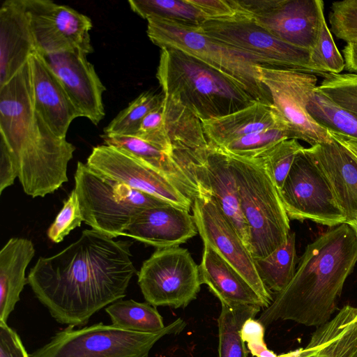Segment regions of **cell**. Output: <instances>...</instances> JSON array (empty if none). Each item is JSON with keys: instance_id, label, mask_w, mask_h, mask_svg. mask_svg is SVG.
<instances>
[{"instance_id": "1", "label": "cell", "mask_w": 357, "mask_h": 357, "mask_svg": "<svg viewBox=\"0 0 357 357\" xmlns=\"http://www.w3.org/2000/svg\"><path fill=\"white\" fill-rule=\"evenodd\" d=\"M131 245V241L84 229L61 252L38 258L28 284L56 321L82 326L100 309L126 296L137 271Z\"/></svg>"}, {"instance_id": "2", "label": "cell", "mask_w": 357, "mask_h": 357, "mask_svg": "<svg viewBox=\"0 0 357 357\" xmlns=\"http://www.w3.org/2000/svg\"><path fill=\"white\" fill-rule=\"evenodd\" d=\"M357 262V236L346 223L308 244L288 285L257 319L265 328L277 321L319 327L332 318L344 284Z\"/></svg>"}, {"instance_id": "3", "label": "cell", "mask_w": 357, "mask_h": 357, "mask_svg": "<svg viewBox=\"0 0 357 357\" xmlns=\"http://www.w3.org/2000/svg\"><path fill=\"white\" fill-rule=\"evenodd\" d=\"M0 142L10 152L26 195L43 197L68 181L75 147L56 136L36 111L29 61L0 86Z\"/></svg>"}, {"instance_id": "4", "label": "cell", "mask_w": 357, "mask_h": 357, "mask_svg": "<svg viewBox=\"0 0 357 357\" xmlns=\"http://www.w3.org/2000/svg\"><path fill=\"white\" fill-rule=\"evenodd\" d=\"M156 77L165 96L201 121L228 115L257 102L229 77L176 49H161Z\"/></svg>"}, {"instance_id": "5", "label": "cell", "mask_w": 357, "mask_h": 357, "mask_svg": "<svg viewBox=\"0 0 357 357\" xmlns=\"http://www.w3.org/2000/svg\"><path fill=\"white\" fill-rule=\"evenodd\" d=\"M226 153L248 227L250 252L254 259L264 258L287 241L289 218L276 186L259 160Z\"/></svg>"}, {"instance_id": "6", "label": "cell", "mask_w": 357, "mask_h": 357, "mask_svg": "<svg viewBox=\"0 0 357 357\" xmlns=\"http://www.w3.org/2000/svg\"><path fill=\"white\" fill-rule=\"evenodd\" d=\"M147 35L161 49L168 47L188 54L229 77L259 102L272 104L261 82L256 60L230 48L200 31L195 25L169 20H147Z\"/></svg>"}, {"instance_id": "7", "label": "cell", "mask_w": 357, "mask_h": 357, "mask_svg": "<svg viewBox=\"0 0 357 357\" xmlns=\"http://www.w3.org/2000/svg\"><path fill=\"white\" fill-rule=\"evenodd\" d=\"M74 178L84 222L112 238L123 236L143 210L168 203L107 178L82 162H77Z\"/></svg>"}, {"instance_id": "8", "label": "cell", "mask_w": 357, "mask_h": 357, "mask_svg": "<svg viewBox=\"0 0 357 357\" xmlns=\"http://www.w3.org/2000/svg\"><path fill=\"white\" fill-rule=\"evenodd\" d=\"M186 326L181 318L156 333H144L98 323L57 332L31 357H149L155 344L167 335L178 334Z\"/></svg>"}, {"instance_id": "9", "label": "cell", "mask_w": 357, "mask_h": 357, "mask_svg": "<svg viewBox=\"0 0 357 357\" xmlns=\"http://www.w3.org/2000/svg\"><path fill=\"white\" fill-rule=\"evenodd\" d=\"M198 29L216 41L248 54L261 66L319 75L309 51L288 44L254 21L236 15L232 19L206 20Z\"/></svg>"}, {"instance_id": "10", "label": "cell", "mask_w": 357, "mask_h": 357, "mask_svg": "<svg viewBox=\"0 0 357 357\" xmlns=\"http://www.w3.org/2000/svg\"><path fill=\"white\" fill-rule=\"evenodd\" d=\"M138 284L149 304L185 307L197 298L202 284L199 266L187 249L157 248L138 273Z\"/></svg>"}, {"instance_id": "11", "label": "cell", "mask_w": 357, "mask_h": 357, "mask_svg": "<svg viewBox=\"0 0 357 357\" xmlns=\"http://www.w3.org/2000/svg\"><path fill=\"white\" fill-rule=\"evenodd\" d=\"M278 193L289 220L329 227L346 222L328 179L305 148L296 155Z\"/></svg>"}, {"instance_id": "12", "label": "cell", "mask_w": 357, "mask_h": 357, "mask_svg": "<svg viewBox=\"0 0 357 357\" xmlns=\"http://www.w3.org/2000/svg\"><path fill=\"white\" fill-rule=\"evenodd\" d=\"M257 70L290 139H301L310 146L333 141L329 130L317 123L307 109L317 86V75L263 66H259Z\"/></svg>"}, {"instance_id": "13", "label": "cell", "mask_w": 357, "mask_h": 357, "mask_svg": "<svg viewBox=\"0 0 357 357\" xmlns=\"http://www.w3.org/2000/svg\"><path fill=\"white\" fill-rule=\"evenodd\" d=\"M245 17L281 40L310 52L316 46L322 17L321 0H231Z\"/></svg>"}, {"instance_id": "14", "label": "cell", "mask_w": 357, "mask_h": 357, "mask_svg": "<svg viewBox=\"0 0 357 357\" xmlns=\"http://www.w3.org/2000/svg\"><path fill=\"white\" fill-rule=\"evenodd\" d=\"M195 224L203 243L209 245L232 266L251 285L267 305L273 300L261 281L254 258L213 197L201 191L194 199Z\"/></svg>"}, {"instance_id": "15", "label": "cell", "mask_w": 357, "mask_h": 357, "mask_svg": "<svg viewBox=\"0 0 357 357\" xmlns=\"http://www.w3.org/2000/svg\"><path fill=\"white\" fill-rule=\"evenodd\" d=\"M23 2L38 52H93L89 33L92 22L88 16L50 0Z\"/></svg>"}, {"instance_id": "16", "label": "cell", "mask_w": 357, "mask_h": 357, "mask_svg": "<svg viewBox=\"0 0 357 357\" xmlns=\"http://www.w3.org/2000/svg\"><path fill=\"white\" fill-rule=\"evenodd\" d=\"M86 164L107 178L188 211L192 206L193 202L169 178L116 147L107 144L94 147Z\"/></svg>"}, {"instance_id": "17", "label": "cell", "mask_w": 357, "mask_h": 357, "mask_svg": "<svg viewBox=\"0 0 357 357\" xmlns=\"http://www.w3.org/2000/svg\"><path fill=\"white\" fill-rule=\"evenodd\" d=\"M41 54L81 116L98 125L105 115L102 94L106 89L87 54L79 50Z\"/></svg>"}, {"instance_id": "18", "label": "cell", "mask_w": 357, "mask_h": 357, "mask_svg": "<svg viewBox=\"0 0 357 357\" xmlns=\"http://www.w3.org/2000/svg\"><path fill=\"white\" fill-rule=\"evenodd\" d=\"M163 118L173 158L199 185L197 174L209 149L201 120L186 107L165 95Z\"/></svg>"}, {"instance_id": "19", "label": "cell", "mask_w": 357, "mask_h": 357, "mask_svg": "<svg viewBox=\"0 0 357 357\" xmlns=\"http://www.w3.org/2000/svg\"><path fill=\"white\" fill-rule=\"evenodd\" d=\"M28 61L35 108L56 136L66 139L71 122L82 116L43 55L35 52Z\"/></svg>"}, {"instance_id": "20", "label": "cell", "mask_w": 357, "mask_h": 357, "mask_svg": "<svg viewBox=\"0 0 357 357\" xmlns=\"http://www.w3.org/2000/svg\"><path fill=\"white\" fill-rule=\"evenodd\" d=\"M189 212L169 203L144 209L123 236L157 248L178 246L197 234Z\"/></svg>"}, {"instance_id": "21", "label": "cell", "mask_w": 357, "mask_h": 357, "mask_svg": "<svg viewBox=\"0 0 357 357\" xmlns=\"http://www.w3.org/2000/svg\"><path fill=\"white\" fill-rule=\"evenodd\" d=\"M197 178L200 192L206 191L213 197L249 250L248 227L241 211L237 183L227 153L209 143L206 160Z\"/></svg>"}, {"instance_id": "22", "label": "cell", "mask_w": 357, "mask_h": 357, "mask_svg": "<svg viewBox=\"0 0 357 357\" xmlns=\"http://www.w3.org/2000/svg\"><path fill=\"white\" fill-rule=\"evenodd\" d=\"M38 52L23 0H6L0 8V86Z\"/></svg>"}, {"instance_id": "23", "label": "cell", "mask_w": 357, "mask_h": 357, "mask_svg": "<svg viewBox=\"0 0 357 357\" xmlns=\"http://www.w3.org/2000/svg\"><path fill=\"white\" fill-rule=\"evenodd\" d=\"M305 150L328 179L347 223L357 213V158L333 138Z\"/></svg>"}, {"instance_id": "24", "label": "cell", "mask_w": 357, "mask_h": 357, "mask_svg": "<svg viewBox=\"0 0 357 357\" xmlns=\"http://www.w3.org/2000/svg\"><path fill=\"white\" fill-rule=\"evenodd\" d=\"M357 307L344 305L333 318L317 327L309 342L280 357H356Z\"/></svg>"}, {"instance_id": "25", "label": "cell", "mask_w": 357, "mask_h": 357, "mask_svg": "<svg viewBox=\"0 0 357 357\" xmlns=\"http://www.w3.org/2000/svg\"><path fill=\"white\" fill-rule=\"evenodd\" d=\"M201 121L208 142L218 147L250 134L275 128L287 129L273 104L259 101L228 115Z\"/></svg>"}, {"instance_id": "26", "label": "cell", "mask_w": 357, "mask_h": 357, "mask_svg": "<svg viewBox=\"0 0 357 357\" xmlns=\"http://www.w3.org/2000/svg\"><path fill=\"white\" fill-rule=\"evenodd\" d=\"M199 271L202 284L207 285L221 303L267 307L247 280L206 243Z\"/></svg>"}, {"instance_id": "27", "label": "cell", "mask_w": 357, "mask_h": 357, "mask_svg": "<svg viewBox=\"0 0 357 357\" xmlns=\"http://www.w3.org/2000/svg\"><path fill=\"white\" fill-rule=\"evenodd\" d=\"M35 255L32 241L10 238L0 251V322L6 323L28 284L26 269Z\"/></svg>"}, {"instance_id": "28", "label": "cell", "mask_w": 357, "mask_h": 357, "mask_svg": "<svg viewBox=\"0 0 357 357\" xmlns=\"http://www.w3.org/2000/svg\"><path fill=\"white\" fill-rule=\"evenodd\" d=\"M105 144L116 147L169 178L192 202L199 194L197 183L167 153L137 137L127 135H101Z\"/></svg>"}, {"instance_id": "29", "label": "cell", "mask_w": 357, "mask_h": 357, "mask_svg": "<svg viewBox=\"0 0 357 357\" xmlns=\"http://www.w3.org/2000/svg\"><path fill=\"white\" fill-rule=\"evenodd\" d=\"M254 260L266 287L271 292L280 293L292 280L299 261L295 233H289L287 241L268 256Z\"/></svg>"}, {"instance_id": "30", "label": "cell", "mask_w": 357, "mask_h": 357, "mask_svg": "<svg viewBox=\"0 0 357 357\" xmlns=\"http://www.w3.org/2000/svg\"><path fill=\"white\" fill-rule=\"evenodd\" d=\"M218 319L219 357H247L248 352L241 335L244 322L255 318L261 307L250 305H228L221 303Z\"/></svg>"}, {"instance_id": "31", "label": "cell", "mask_w": 357, "mask_h": 357, "mask_svg": "<svg viewBox=\"0 0 357 357\" xmlns=\"http://www.w3.org/2000/svg\"><path fill=\"white\" fill-rule=\"evenodd\" d=\"M112 325L137 332L156 333L165 327L162 317L149 303L120 299L105 307Z\"/></svg>"}, {"instance_id": "32", "label": "cell", "mask_w": 357, "mask_h": 357, "mask_svg": "<svg viewBox=\"0 0 357 357\" xmlns=\"http://www.w3.org/2000/svg\"><path fill=\"white\" fill-rule=\"evenodd\" d=\"M133 12L146 19L160 18L195 26L206 20L189 0H129Z\"/></svg>"}, {"instance_id": "33", "label": "cell", "mask_w": 357, "mask_h": 357, "mask_svg": "<svg viewBox=\"0 0 357 357\" xmlns=\"http://www.w3.org/2000/svg\"><path fill=\"white\" fill-rule=\"evenodd\" d=\"M307 109L323 128L357 142V115L338 107L316 91L310 98Z\"/></svg>"}, {"instance_id": "34", "label": "cell", "mask_w": 357, "mask_h": 357, "mask_svg": "<svg viewBox=\"0 0 357 357\" xmlns=\"http://www.w3.org/2000/svg\"><path fill=\"white\" fill-rule=\"evenodd\" d=\"M163 98L162 92L160 94L152 91L142 93L105 128L104 134L136 136L143 119L160 105Z\"/></svg>"}, {"instance_id": "35", "label": "cell", "mask_w": 357, "mask_h": 357, "mask_svg": "<svg viewBox=\"0 0 357 357\" xmlns=\"http://www.w3.org/2000/svg\"><path fill=\"white\" fill-rule=\"evenodd\" d=\"M303 149L297 139H287L256 157L272 178L278 191L282 188L296 155Z\"/></svg>"}, {"instance_id": "36", "label": "cell", "mask_w": 357, "mask_h": 357, "mask_svg": "<svg viewBox=\"0 0 357 357\" xmlns=\"http://www.w3.org/2000/svg\"><path fill=\"white\" fill-rule=\"evenodd\" d=\"M315 91L338 107L357 115V73H326Z\"/></svg>"}, {"instance_id": "37", "label": "cell", "mask_w": 357, "mask_h": 357, "mask_svg": "<svg viewBox=\"0 0 357 357\" xmlns=\"http://www.w3.org/2000/svg\"><path fill=\"white\" fill-rule=\"evenodd\" d=\"M311 63L319 74H340L345 68L343 56L337 49L324 15L321 18L316 46L310 52Z\"/></svg>"}, {"instance_id": "38", "label": "cell", "mask_w": 357, "mask_h": 357, "mask_svg": "<svg viewBox=\"0 0 357 357\" xmlns=\"http://www.w3.org/2000/svg\"><path fill=\"white\" fill-rule=\"evenodd\" d=\"M290 139L284 128H275L250 134L219 147L223 151L244 158H256L278 142Z\"/></svg>"}, {"instance_id": "39", "label": "cell", "mask_w": 357, "mask_h": 357, "mask_svg": "<svg viewBox=\"0 0 357 357\" xmlns=\"http://www.w3.org/2000/svg\"><path fill=\"white\" fill-rule=\"evenodd\" d=\"M328 17L331 33L347 43L357 44V0L333 2Z\"/></svg>"}, {"instance_id": "40", "label": "cell", "mask_w": 357, "mask_h": 357, "mask_svg": "<svg viewBox=\"0 0 357 357\" xmlns=\"http://www.w3.org/2000/svg\"><path fill=\"white\" fill-rule=\"evenodd\" d=\"M84 222L77 195L73 189L63 202V206L54 221L48 228L47 234L50 241L59 243L75 228Z\"/></svg>"}, {"instance_id": "41", "label": "cell", "mask_w": 357, "mask_h": 357, "mask_svg": "<svg viewBox=\"0 0 357 357\" xmlns=\"http://www.w3.org/2000/svg\"><path fill=\"white\" fill-rule=\"evenodd\" d=\"M136 136L158 147L172 157V146L164 123L163 100L160 106L145 116Z\"/></svg>"}, {"instance_id": "42", "label": "cell", "mask_w": 357, "mask_h": 357, "mask_svg": "<svg viewBox=\"0 0 357 357\" xmlns=\"http://www.w3.org/2000/svg\"><path fill=\"white\" fill-rule=\"evenodd\" d=\"M265 327L257 319H247L241 329V335L244 342L253 356L255 357H280L268 349L264 342Z\"/></svg>"}, {"instance_id": "43", "label": "cell", "mask_w": 357, "mask_h": 357, "mask_svg": "<svg viewBox=\"0 0 357 357\" xmlns=\"http://www.w3.org/2000/svg\"><path fill=\"white\" fill-rule=\"evenodd\" d=\"M206 17V20H229L237 12L230 0H189Z\"/></svg>"}, {"instance_id": "44", "label": "cell", "mask_w": 357, "mask_h": 357, "mask_svg": "<svg viewBox=\"0 0 357 357\" xmlns=\"http://www.w3.org/2000/svg\"><path fill=\"white\" fill-rule=\"evenodd\" d=\"M0 357H31L17 333L3 322H0Z\"/></svg>"}, {"instance_id": "45", "label": "cell", "mask_w": 357, "mask_h": 357, "mask_svg": "<svg viewBox=\"0 0 357 357\" xmlns=\"http://www.w3.org/2000/svg\"><path fill=\"white\" fill-rule=\"evenodd\" d=\"M18 172L13 158L6 146L0 142V194L12 185Z\"/></svg>"}, {"instance_id": "46", "label": "cell", "mask_w": 357, "mask_h": 357, "mask_svg": "<svg viewBox=\"0 0 357 357\" xmlns=\"http://www.w3.org/2000/svg\"><path fill=\"white\" fill-rule=\"evenodd\" d=\"M345 69L351 73H357V44L347 43L342 49Z\"/></svg>"}, {"instance_id": "47", "label": "cell", "mask_w": 357, "mask_h": 357, "mask_svg": "<svg viewBox=\"0 0 357 357\" xmlns=\"http://www.w3.org/2000/svg\"><path fill=\"white\" fill-rule=\"evenodd\" d=\"M331 137L357 158V142L344 135L329 131Z\"/></svg>"}, {"instance_id": "48", "label": "cell", "mask_w": 357, "mask_h": 357, "mask_svg": "<svg viewBox=\"0 0 357 357\" xmlns=\"http://www.w3.org/2000/svg\"><path fill=\"white\" fill-rule=\"evenodd\" d=\"M346 224H347L353 229L357 236V213H356L355 216Z\"/></svg>"}, {"instance_id": "49", "label": "cell", "mask_w": 357, "mask_h": 357, "mask_svg": "<svg viewBox=\"0 0 357 357\" xmlns=\"http://www.w3.org/2000/svg\"><path fill=\"white\" fill-rule=\"evenodd\" d=\"M356 357H357V355L356 356Z\"/></svg>"}]
</instances>
